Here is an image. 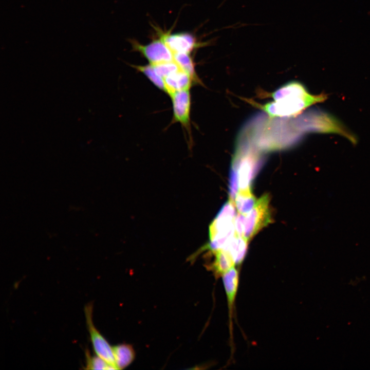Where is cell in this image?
<instances>
[{
    "label": "cell",
    "instance_id": "277c9868",
    "mask_svg": "<svg viewBox=\"0 0 370 370\" xmlns=\"http://www.w3.org/2000/svg\"><path fill=\"white\" fill-rule=\"evenodd\" d=\"M92 308L91 303L86 305L84 312L86 322L93 349L96 354L105 360L108 364L116 369L113 348L106 339L96 328L92 321Z\"/></svg>",
    "mask_w": 370,
    "mask_h": 370
},
{
    "label": "cell",
    "instance_id": "30bf717a",
    "mask_svg": "<svg viewBox=\"0 0 370 370\" xmlns=\"http://www.w3.org/2000/svg\"><path fill=\"white\" fill-rule=\"evenodd\" d=\"M248 241L244 236L235 233L221 249L230 254L235 265H239L246 256Z\"/></svg>",
    "mask_w": 370,
    "mask_h": 370
},
{
    "label": "cell",
    "instance_id": "9c48e42d",
    "mask_svg": "<svg viewBox=\"0 0 370 370\" xmlns=\"http://www.w3.org/2000/svg\"><path fill=\"white\" fill-rule=\"evenodd\" d=\"M165 92L170 96L176 91L190 89L193 83L198 82L190 74L179 69L163 79Z\"/></svg>",
    "mask_w": 370,
    "mask_h": 370
},
{
    "label": "cell",
    "instance_id": "ba28073f",
    "mask_svg": "<svg viewBox=\"0 0 370 370\" xmlns=\"http://www.w3.org/2000/svg\"><path fill=\"white\" fill-rule=\"evenodd\" d=\"M222 281L225 290L228 307L230 334L232 331V317L236 294L239 285V272L235 266L222 275Z\"/></svg>",
    "mask_w": 370,
    "mask_h": 370
},
{
    "label": "cell",
    "instance_id": "3957f363",
    "mask_svg": "<svg viewBox=\"0 0 370 370\" xmlns=\"http://www.w3.org/2000/svg\"><path fill=\"white\" fill-rule=\"evenodd\" d=\"M268 194L257 199L252 209L244 215L243 236L248 240L271 222V212Z\"/></svg>",
    "mask_w": 370,
    "mask_h": 370
},
{
    "label": "cell",
    "instance_id": "5b68a950",
    "mask_svg": "<svg viewBox=\"0 0 370 370\" xmlns=\"http://www.w3.org/2000/svg\"><path fill=\"white\" fill-rule=\"evenodd\" d=\"M131 43L133 49L142 54L151 64L174 60L173 52L160 38L146 45H143L136 40H132Z\"/></svg>",
    "mask_w": 370,
    "mask_h": 370
},
{
    "label": "cell",
    "instance_id": "2e32d148",
    "mask_svg": "<svg viewBox=\"0 0 370 370\" xmlns=\"http://www.w3.org/2000/svg\"><path fill=\"white\" fill-rule=\"evenodd\" d=\"M85 355L86 369H116L97 355L96 356H91L87 351Z\"/></svg>",
    "mask_w": 370,
    "mask_h": 370
},
{
    "label": "cell",
    "instance_id": "4fadbf2b",
    "mask_svg": "<svg viewBox=\"0 0 370 370\" xmlns=\"http://www.w3.org/2000/svg\"><path fill=\"white\" fill-rule=\"evenodd\" d=\"M257 200L251 189L239 190L234 203L239 213L246 215L252 209Z\"/></svg>",
    "mask_w": 370,
    "mask_h": 370
},
{
    "label": "cell",
    "instance_id": "8fae6325",
    "mask_svg": "<svg viewBox=\"0 0 370 370\" xmlns=\"http://www.w3.org/2000/svg\"><path fill=\"white\" fill-rule=\"evenodd\" d=\"M214 258L210 269L217 276H221L235 265L230 254L226 251L219 249L211 251Z\"/></svg>",
    "mask_w": 370,
    "mask_h": 370
},
{
    "label": "cell",
    "instance_id": "8992f818",
    "mask_svg": "<svg viewBox=\"0 0 370 370\" xmlns=\"http://www.w3.org/2000/svg\"><path fill=\"white\" fill-rule=\"evenodd\" d=\"M159 38L173 53L178 52L190 53L193 50L201 46L196 38L189 33L172 34L159 31Z\"/></svg>",
    "mask_w": 370,
    "mask_h": 370
},
{
    "label": "cell",
    "instance_id": "7a4b0ae2",
    "mask_svg": "<svg viewBox=\"0 0 370 370\" xmlns=\"http://www.w3.org/2000/svg\"><path fill=\"white\" fill-rule=\"evenodd\" d=\"M230 199L222 207L209 227L210 251L221 249L235 235V209Z\"/></svg>",
    "mask_w": 370,
    "mask_h": 370
},
{
    "label": "cell",
    "instance_id": "5bb4252c",
    "mask_svg": "<svg viewBox=\"0 0 370 370\" xmlns=\"http://www.w3.org/2000/svg\"><path fill=\"white\" fill-rule=\"evenodd\" d=\"M174 54V61L177 64L180 68L190 74L198 81L194 65L190 53L178 52Z\"/></svg>",
    "mask_w": 370,
    "mask_h": 370
},
{
    "label": "cell",
    "instance_id": "e0dca14e",
    "mask_svg": "<svg viewBox=\"0 0 370 370\" xmlns=\"http://www.w3.org/2000/svg\"><path fill=\"white\" fill-rule=\"evenodd\" d=\"M152 65L156 72L163 79L180 69L179 66L174 60Z\"/></svg>",
    "mask_w": 370,
    "mask_h": 370
},
{
    "label": "cell",
    "instance_id": "52a82bcc",
    "mask_svg": "<svg viewBox=\"0 0 370 370\" xmlns=\"http://www.w3.org/2000/svg\"><path fill=\"white\" fill-rule=\"evenodd\" d=\"M173 112V119L188 128L190 121L191 95L190 89L176 91L170 96Z\"/></svg>",
    "mask_w": 370,
    "mask_h": 370
},
{
    "label": "cell",
    "instance_id": "6da1fadb",
    "mask_svg": "<svg viewBox=\"0 0 370 370\" xmlns=\"http://www.w3.org/2000/svg\"><path fill=\"white\" fill-rule=\"evenodd\" d=\"M268 95L274 101L263 105L251 100L249 102L271 118L295 117L308 106L325 98L324 95L310 94L303 85L297 81L288 82Z\"/></svg>",
    "mask_w": 370,
    "mask_h": 370
},
{
    "label": "cell",
    "instance_id": "9a60e30c",
    "mask_svg": "<svg viewBox=\"0 0 370 370\" xmlns=\"http://www.w3.org/2000/svg\"><path fill=\"white\" fill-rule=\"evenodd\" d=\"M133 66L143 73L157 87L165 92L163 79L156 72L152 64L134 65Z\"/></svg>",
    "mask_w": 370,
    "mask_h": 370
},
{
    "label": "cell",
    "instance_id": "7c38bea8",
    "mask_svg": "<svg viewBox=\"0 0 370 370\" xmlns=\"http://www.w3.org/2000/svg\"><path fill=\"white\" fill-rule=\"evenodd\" d=\"M113 348L117 369L125 368L134 360L135 354L131 345L122 344L114 346Z\"/></svg>",
    "mask_w": 370,
    "mask_h": 370
}]
</instances>
